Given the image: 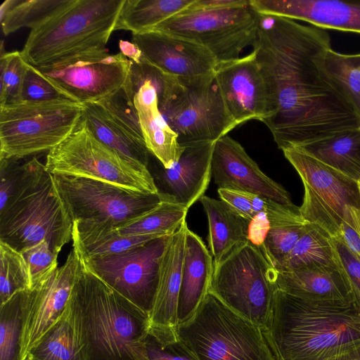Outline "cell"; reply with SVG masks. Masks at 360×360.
<instances>
[{"label": "cell", "mask_w": 360, "mask_h": 360, "mask_svg": "<svg viewBox=\"0 0 360 360\" xmlns=\"http://www.w3.org/2000/svg\"><path fill=\"white\" fill-rule=\"evenodd\" d=\"M252 46L269 94L270 116L264 124L278 148L360 129V116L326 69V56L332 49L326 30L259 15Z\"/></svg>", "instance_id": "1"}, {"label": "cell", "mask_w": 360, "mask_h": 360, "mask_svg": "<svg viewBox=\"0 0 360 360\" xmlns=\"http://www.w3.org/2000/svg\"><path fill=\"white\" fill-rule=\"evenodd\" d=\"M262 330L275 360H333L360 348V307L276 289Z\"/></svg>", "instance_id": "2"}, {"label": "cell", "mask_w": 360, "mask_h": 360, "mask_svg": "<svg viewBox=\"0 0 360 360\" xmlns=\"http://www.w3.org/2000/svg\"><path fill=\"white\" fill-rule=\"evenodd\" d=\"M69 304L87 360H147L145 342L149 333L148 314L82 263Z\"/></svg>", "instance_id": "3"}, {"label": "cell", "mask_w": 360, "mask_h": 360, "mask_svg": "<svg viewBox=\"0 0 360 360\" xmlns=\"http://www.w3.org/2000/svg\"><path fill=\"white\" fill-rule=\"evenodd\" d=\"M72 231V221L53 174L37 158L23 163L16 187L0 210V241L22 252L45 240L58 254Z\"/></svg>", "instance_id": "4"}, {"label": "cell", "mask_w": 360, "mask_h": 360, "mask_svg": "<svg viewBox=\"0 0 360 360\" xmlns=\"http://www.w3.org/2000/svg\"><path fill=\"white\" fill-rule=\"evenodd\" d=\"M124 0H75L31 30L22 50L25 60L44 67L78 55L107 50L105 46Z\"/></svg>", "instance_id": "5"}, {"label": "cell", "mask_w": 360, "mask_h": 360, "mask_svg": "<svg viewBox=\"0 0 360 360\" xmlns=\"http://www.w3.org/2000/svg\"><path fill=\"white\" fill-rule=\"evenodd\" d=\"M177 332L198 360H275L262 328L210 292Z\"/></svg>", "instance_id": "6"}, {"label": "cell", "mask_w": 360, "mask_h": 360, "mask_svg": "<svg viewBox=\"0 0 360 360\" xmlns=\"http://www.w3.org/2000/svg\"><path fill=\"white\" fill-rule=\"evenodd\" d=\"M84 104L67 98L0 105V159L50 151L79 123Z\"/></svg>", "instance_id": "7"}, {"label": "cell", "mask_w": 360, "mask_h": 360, "mask_svg": "<svg viewBox=\"0 0 360 360\" xmlns=\"http://www.w3.org/2000/svg\"><path fill=\"white\" fill-rule=\"evenodd\" d=\"M276 276L277 270L262 250L248 242L214 268L210 292L263 328L277 289Z\"/></svg>", "instance_id": "8"}, {"label": "cell", "mask_w": 360, "mask_h": 360, "mask_svg": "<svg viewBox=\"0 0 360 360\" xmlns=\"http://www.w3.org/2000/svg\"><path fill=\"white\" fill-rule=\"evenodd\" d=\"M51 174L84 177L141 193H158L151 175L134 168L98 140L82 116L60 143L49 151L45 163Z\"/></svg>", "instance_id": "9"}, {"label": "cell", "mask_w": 360, "mask_h": 360, "mask_svg": "<svg viewBox=\"0 0 360 360\" xmlns=\"http://www.w3.org/2000/svg\"><path fill=\"white\" fill-rule=\"evenodd\" d=\"M53 176L72 222L101 223L115 227L143 216L164 201L176 202L173 198L160 193L134 191L79 176Z\"/></svg>", "instance_id": "10"}, {"label": "cell", "mask_w": 360, "mask_h": 360, "mask_svg": "<svg viewBox=\"0 0 360 360\" xmlns=\"http://www.w3.org/2000/svg\"><path fill=\"white\" fill-rule=\"evenodd\" d=\"M190 7L153 30L202 46L219 63L239 58L242 51L257 37L259 15L250 5L221 8Z\"/></svg>", "instance_id": "11"}, {"label": "cell", "mask_w": 360, "mask_h": 360, "mask_svg": "<svg viewBox=\"0 0 360 360\" xmlns=\"http://www.w3.org/2000/svg\"><path fill=\"white\" fill-rule=\"evenodd\" d=\"M179 86L159 110L179 143L216 142L237 127L212 75L178 79Z\"/></svg>", "instance_id": "12"}, {"label": "cell", "mask_w": 360, "mask_h": 360, "mask_svg": "<svg viewBox=\"0 0 360 360\" xmlns=\"http://www.w3.org/2000/svg\"><path fill=\"white\" fill-rule=\"evenodd\" d=\"M285 158L299 174L304 186V219L336 237L347 207L360 209L356 181L328 166L296 147L283 150Z\"/></svg>", "instance_id": "13"}, {"label": "cell", "mask_w": 360, "mask_h": 360, "mask_svg": "<svg viewBox=\"0 0 360 360\" xmlns=\"http://www.w3.org/2000/svg\"><path fill=\"white\" fill-rule=\"evenodd\" d=\"M131 61L121 52H89L35 68L64 97L86 104L106 99L127 84Z\"/></svg>", "instance_id": "14"}, {"label": "cell", "mask_w": 360, "mask_h": 360, "mask_svg": "<svg viewBox=\"0 0 360 360\" xmlns=\"http://www.w3.org/2000/svg\"><path fill=\"white\" fill-rule=\"evenodd\" d=\"M172 236L156 238L118 254L80 261L86 269L149 316L162 256Z\"/></svg>", "instance_id": "15"}, {"label": "cell", "mask_w": 360, "mask_h": 360, "mask_svg": "<svg viewBox=\"0 0 360 360\" xmlns=\"http://www.w3.org/2000/svg\"><path fill=\"white\" fill-rule=\"evenodd\" d=\"M80 265L72 248L60 267L24 291L20 360L26 359L31 348L62 316Z\"/></svg>", "instance_id": "16"}, {"label": "cell", "mask_w": 360, "mask_h": 360, "mask_svg": "<svg viewBox=\"0 0 360 360\" xmlns=\"http://www.w3.org/2000/svg\"><path fill=\"white\" fill-rule=\"evenodd\" d=\"M94 136L140 172L151 175L146 147L135 108L110 101L84 104L82 115Z\"/></svg>", "instance_id": "17"}, {"label": "cell", "mask_w": 360, "mask_h": 360, "mask_svg": "<svg viewBox=\"0 0 360 360\" xmlns=\"http://www.w3.org/2000/svg\"><path fill=\"white\" fill-rule=\"evenodd\" d=\"M212 176L218 188L248 193L300 211L290 193L266 176L238 141L224 136L214 145Z\"/></svg>", "instance_id": "18"}, {"label": "cell", "mask_w": 360, "mask_h": 360, "mask_svg": "<svg viewBox=\"0 0 360 360\" xmlns=\"http://www.w3.org/2000/svg\"><path fill=\"white\" fill-rule=\"evenodd\" d=\"M214 77L224 104L237 127L270 116L266 84L255 53L219 63Z\"/></svg>", "instance_id": "19"}, {"label": "cell", "mask_w": 360, "mask_h": 360, "mask_svg": "<svg viewBox=\"0 0 360 360\" xmlns=\"http://www.w3.org/2000/svg\"><path fill=\"white\" fill-rule=\"evenodd\" d=\"M142 59L178 79L212 75L219 62L207 49L185 38L158 30L132 34Z\"/></svg>", "instance_id": "20"}, {"label": "cell", "mask_w": 360, "mask_h": 360, "mask_svg": "<svg viewBox=\"0 0 360 360\" xmlns=\"http://www.w3.org/2000/svg\"><path fill=\"white\" fill-rule=\"evenodd\" d=\"M215 142L198 143L184 146L178 160L165 168L150 153L148 169L158 193L173 198L189 209L204 195L212 177V156Z\"/></svg>", "instance_id": "21"}, {"label": "cell", "mask_w": 360, "mask_h": 360, "mask_svg": "<svg viewBox=\"0 0 360 360\" xmlns=\"http://www.w3.org/2000/svg\"><path fill=\"white\" fill-rule=\"evenodd\" d=\"M188 228L185 221L171 236L166 247L153 305L149 314L148 333L163 346L179 340L178 303Z\"/></svg>", "instance_id": "22"}, {"label": "cell", "mask_w": 360, "mask_h": 360, "mask_svg": "<svg viewBox=\"0 0 360 360\" xmlns=\"http://www.w3.org/2000/svg\"><path fill=\"white\" fill-rule=\"evenodd\" d=\"M259 15L301 20L323 30L360 34V1L250 0Z\"/></svg>", "instance_id": "23"}, {"label": "cell", "mask_w": 360, "mask_h": 360, "mask_svg": "<svg viewBox=\"0 0 360 360\" xmlns=\"http://www.w3.org/2000/svg\"><path fill=\"white\" fill-rule=\"evenodd\" d=\"M134 103L147 148L165 168L179 159L184 147L178 142L176 133L162 117L158 107L155 88L149 80L133 86Z\"/></svg>", "instance_id": "24"}, {"label": "cell", "mask_w": 360, "mask_h": 360, "mask_svg": "<svg viewBox=\"0 0 360 360\" xmlns=\"http://www.w3.org/2000/svg\"><path fill=\"white\" fill-rule=\"evenodd\" d=\"M213 258L200 236L186 230L178 303L179 323L189 320L210 292Z\"/></svg>", "instance_id": "25"}, {"label": "cell", "mask_w": 360, "mask_h": 360, "mask_svg": "<svg viewBox=\"0 0 360 360\" xmlns=\"http://www.w3.org/2000/svg\"><path fill=\"white\" fill-rule=\"evenodd\" d=\"M276 284L277 289L304 299L355 302L338 267L310 266L277 271Z\"/></svg>", "instance_id": "26"}, {"label": "cell", "mask_w": 360, "mask_h": 360, "mask_svg": "<svg viewBox=\"0 0 360 360\" xmlns=\"http://www.w3.org/2000/svg\"><path fill=\"white\" fill-rule=\"evenodd\" d=\"M200 201L208 221V250L214 268L233 250L249 242L250 221L221 200L204 195Z\"/></svg>", "instance_id": "27"}, {"label": "cell", "mask_w": 360, "mask_h": 360, "mask_svg": "<svg viewBox=\"0 0 360 360\" xmlns=\"http://www.w3.org/2000/svg\"><path fill=\"white\" fill-rule=\"evenodd\" d=\"M161 236H123L107 224L72 222V247L80 260L118 254Z\"/></svg>", "instance_id": "28"}, {"label": "cell", "mask_w": 360, "mask_h": 360, "mask_svg": "<svg viewBox=\"0 0 360 360\" xmlns=\"http://www.w3.org/2000/svg\"><path fill=\"white\" fill-rule=\"evenodd\" d=\"M25 360H87L69 302L62 316L31 348Z\"/></svg>", "instance_id": "29"}, {"label": "cell", "mask_w": 360, "mask_h": 360, "mask_svg": "<svg viewBox=\"0 0 360 360\" xmlns=\"http://www.w3.org/2000/svg\"><path fill=\"white\" fill-rule=\"evenodd\" d=\"M296 148L356 181L360 179V129Z\"/></svg>", "instance_id": "30"}, {"label": "cell", "mask_w": 360, "mask_h": 360, "mask_svg": "<svg viewBox=\"0 0 360 360\" xmlns=\"http://www.w3.org/2000/svg\"><path fill=\"white\" fill-rule=\"evenodd\" d=\"M195 0H124L115 30L132 34L153 30L156 26L188 9Z\"/></svg>", "instance_id": "31"}, {"label": "cell", "mask_w": 360, "mask_h": 360, "mask_svg": "<svg viewBox=\"0 0 360 360\" xmlns=\"http://www.w3.org/2000/svg\"><path fill=\"white\" fill-rule=\"evenodd\" d=\"M75 0H6L0 6L2 31L8 35L22 27L35 29Z\"/></svg>", "instance_id": "32"}, {"label": "cell", "mask_w": 360, "mask_h": 360, "mask_svg": "<svg viewBox=\"0 0 360 360\" xmlns=\"http://www.w3.org/2000/svg\"><path fill=\"white\" fill-rule=\"evenodd\" d=\"M310 266L338 267L331 237L319 226L309 223L292 250L275 269L289 271Z\"/></svg>", "instance_id": "33"}, {"label": "cell", "mask_w": 360, "mask_h": 360, "mask_svg": "<svg viewBox=\"0 0 360 360\" xmlns=\"http://www.w3.org/2000/svg\"><path fill=\"white\" fill-rule=\"evenodd\" d=\"M188 210L180 204L164 201L143 216L113 228L123 236H172L186 221Z\"/></svg>", "instance_id": "34"}, {"label": "cell", "mask_w": 360, "mask_h": 360, "mask_svg": "<svg viewBox=\"0 0 360 360\" xmlns=\"http://www.w3.org/2000/svg\"><path fill=\"white\" fill-rule=\"evenodd\" d=\"M24 291L0 304V360H20Z\"/></svg>", "instance_id": "35"}, {"label": "cell", "mask_w": 360, "mask_h": 360, "mask_svg": "<svg viewBox=\"0 0 360 360\" xmlns=\"http://www.w3.org/2000/svg\"><path fill=\"white\" fill-rule=\"evenodd\" d=\"M30 288L29 271L22 255L0 241V304Z\"/></svg>", "instance_id": "36"}, {"label": "cell", "mask_w": 360, "mask_h": 360, "mask_svg": "<svg viewBox=\"0 0 360 360\" xmlns=\"http://www.w3.org/2000/svg\"><path fill=\"white\" fill-rule=\"evenodd\" d=\"M329 74L340 84L360 116V53H341L332 49L326 56Z\"/></svg>", "instance_id": "37"}, {"label": "cell", "mask_w": 360, "mask_h": 360, "mask_svg": "<svg viewBox=\"0 0 360 360\" xmlns=\"http://www.w3.org/2000/svg\"><path fill=\"white\" fill-rule=\"evenodd\" d=\"M27 63L20 51L1 53L0 58V105L21 101Z\"/></svg>", "instance_id": "38"}, {"label": "cell", "mask_w": 360, "mask_h": 360, "mask_svg": "<svg viewBox=\"0 0 360 360\" xmlns=\"http://www.w3.org/2000/svg\"><path fill=\"white\" fill-rule=\"evenodd\" d=\"M308 224L296 223L270 228L259 249L274 267L292 250L305 232Z\"/></svg>", "instance_id": "39"}, {"label": "cell", "mask_w": 360, "mask_h": 360, "mask_svg": "<svg viewBox=\"0 0 360 360\" xmlns=\"http://www.w3.org/2000/svg\"><path fill=\"white\" fill-rule=\"evenodd\" d=\"M20 253L28 268L30 288L58 268V254L51 250L45 240Z\"/></svg>", "instance_id": "40"}, {"label": "cell", "mask_w": 360, "mask_h": 360, "mask_svg": "<svg viewBox=\"0 0 360 360\" xmlns=\"http://www.w3.org/2000/svg\"><path fill=\"white\" fill-rule=\"evenodd\" d=\"M331 243L336 264L346 278L355 302L360 307V260L338 237L331 238Z\"/></svg>", "instance_id": "41"}, {"label": "cell", "mask_w": 360, "mask_h": 360, "mask_svg": "<svg viewBox=\"0 0 360 360\" xmlns=\"http://www.w3.org/2000/svg\"><path fill=\"white\" fill-rule=\"evenodd\" d=\"M64 97L34 67L27 63L21 91V101L42 102Z\"/></svg>", "instance_id": "42"}, {"label": "cell", "mask_w": 360, "mask_h": 360, "mask_svg": "<svg viewBox=\"0 0 360 360\" xmlns=\"http://www.w3.org/2000/svg\"><path fill=\"white\" fill-rule=\"evenodd\" d=\"M147 360H198L193 352L179 338L167 345L148 333L145 342Z\"/></svg>", "instance_id": "43"}, {"label": "cell", "mask_w": 360, "mask_h": 360, "mask_svg": "<svg viewBox=\"0 0 360 360\" xmlns=\"http://www.w3.org/2000/svg\"><path fill=\"white\" fill-rule=\"evenodd\" d=\"M336 237L340 238L350 252L360 260V209L347 207L344 220Z\"/></svg>", "instance_id": "44"}, {"label": "cell", "mask_w": 360, "mask_h": 360, "mask_svg": "<svg viewBox=\"0 0 360 360\" xmlns=\"http://www.w3.org/2000/svg\"><path fill=\"white\" fill-rule=\"evenodd\" d=\"M19 159L10 158L0 159V210L13 194L22 171Z\"/></svg>", "instance_id": "45"}, {"label": "cell", "mask_w": 360, "mask_h": 360, "mask_svg": "<svg viewBox=\"0 0 360 360\" xmlns=\"http://www.w3.org/2000/svg\"><path fill=\"white\" fill-rule=\"evenodd\" d=\"M217 192L220 200L247 220L250 221L257 214L245 192L222 188H218Z\"/></svg>", "instance_id": "46"}, {"label": "cell", "mask_w": 360, "mask_h": 360, "mask_svg": "<svg viewBox=\"0 0 360 360\" xmlns=\"http://www.w3.org/2000/svg\"><path fill=\"white\" fill-rule=\"evenodd\" d=\"M270 228L271 224L266 214L264 212L257 213L249 224V242L260 248Z\"/></svg>", "instance_id": "47"}, {"label": "cell", "mask_w": 360, "mask_h": 360, "mask_svg": "<svg viewBox=\"0 0 360 360\" xmlns=\"http://www.w3.org/2000/svg\"><path fill=\"white\" fill-rule=\"evenodd\" d=\"M249 5L250 0H195L190 8H221Z\"/></svg>", "instance_id": "48"}, {"label": "cell", "mask_w": 360, "mask_h": 360, "mask_svg": "<svg viewBox=\"0 0 360 360\" xmlns=\"http://www.w3.org/2000/svg\"><path fill=\"white\" fill-rule=\"evenodd\" d=\"M120 52L129 60L135 63H140L142 58V53L138 46L134 42L120 40L119 41Z\"/></svg>", "instance_id": "49"}, {"label": "cell", "mask_w": 360, "mask_h": 360, "mask_svg": "<svg viewBox=\"0 0 360 360\" xmlns=\"http://www.w3.org/2000/svg\"><path fill=\"white\" fill-rule=\"evenodd\" d=\"M333 360H360V348Z\"/></svg>", "instance_id": "50"}, {"label": "cell", "mask_w": 360, "mask_h": 360, "mask_svg": "<svg viewBox=\"0 0 360 360\" xmlns=\"http://www.w3.org/2000/svg\"><path fill=\"white\" fill-rule=\"evenodd\" d=\"M356 184H357L358 191H359V193L360 195V179L356 181Z\"/></svg>", "instance_id": "51"}]
</instances>
